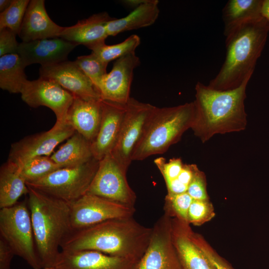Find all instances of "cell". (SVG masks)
<instances>
[{
    "instance_id": "1",
    "label": "cell",
    "mask_w": 269,
    "mask_h": 269,
    "mask_svg": "<svg viewBox=\"0 0 269 269\" xmlns=\"http://www.w3.org/2000/svg\"><path fill=\"white\" fill-rule=\"evenodd\" d=\"M152 228L134 218L108 220L71 231L63 239L61 250L94 251L138 262L148 245Z\"/></svg>"
},
{
    "instance_id": "2",
    "label": "cell",
    "mask_w": 269,
    "mask_h": 269,
    "mask_svg": "<svg viewBox=\"0 0 269 269\" xmlns=\"http://www.w3.org/2000/svg\"><path fill=\"white\" fill-rule=\"evenodd\" d=\"M249 79L229 90L212 89L198 82L195 85V115L191 128L194 134L205 142L216 134L244 130L247 115L244 101Z\"/></svg>"
},
{
    "instance_id": "3",
    "label": "cell",
    "mask_w": 269,
    "mask_h": 269,
    "mask_svg": "<svg viewBox=\"0 0 269 269\" xmlns=\"http://www.w3.org/2000/svg\"><path fill=\"white\" fill-rule=\"evenodd\" d=\"M269 32V23L262 16L241 24L226 35L224 62L208 86L216 90H229L250 80Z\"/></svg>"
},
{
    "instance_id": "4",
    "label": "cell",
    "mask_w": 269,
    "mask_h": 269,
    "mask_svg": "<svg viewBox=\"0 0 269 269\" xmlns=\"http://www.w3.org/2000/svg\"><path fill=\"white\" fill-rule=\"evenodd\" d=\"M36 248L42 269L53 264L64 238L72 231L69 203L28 187Z\"/></svg>"
},
{
    "instance_id": "5",
    "label": "cell",
    "mask_w": 269,
    "mask_h": 269,
    "mask_svg": "<svg viewBox=\"0 0 269 269\" xmlns=\"http://www.w3.org/2000/svg\"><path fill=\"white\" fill-rule=\"evenodd\" d=\"M195 115L194 101L170 107L155 106L134 147L132 161L166 152L185 131L191 129Z\"/></svg>"
},
{
    "instance_id": "6",
    "label": "cell",
    "mask_w": 269,
    "mask_h": 269,
    "mask_svg": "<svg viewBox=\"0 0 269 269\" xmlns=\"http://www.w3.org/2000/svg\"><path fill=\"white\" fill-rule=\"evenodd\" d=\"M0 237L33 269H42L36 251L31 215L25 201L0 210Z\"/></svg>"
},
{
    "instance_id": "7",
    "label": "cell",
    "mask_w": 269,
    "mask_h": 269,
    "mask_svg": "<svg viewBox=\"0 0 269 269\" xmlns=\"http://www.w3.org/2000/svg\"><path fill=\"white\" fill-rule=\"evenodd\" d=\"M99 160L93 158L75 167H61L27 186L71 203L85 194L96 174Z\"/></svg>"
},
{
    "instance_id": "8",
    "label": "cell",
    "mask_w": 269,
    "mask_h": 269,
    "mask_svg": "<svg viewBox=\"0 0 269 269\" xmlns=\"http://www.w3.org/2000/svg\"><path fill=\"white\" fill-rule=\"evenodd\" d=\"M69 205L72 231L110 219L132 217L135 211L134 207L88 193Z\"/></svg>"
},
{
    "instance_id": "9",
    "label": "cell",
    "mask_w": 269,
    "mask_h": 269,
    "mask_svg": "<svg viewBox=\"0 0 269 269\" xmlns=\"http://www.w3.org/2000/svg\"><path fill=\"white\" fill-rule=\"evenodd\" d=\"M127 172L111 153L99 160V166L87 193L134 207L136 195L130 186Z\"/></svg>"
},
{
    "instance_id": "10",
    "label": "cell",
    "mask_w": 269,
    "mask_h": 269,
    "mask_svg": "<svg viewBox=\"0 0 269 269\" xmlns=\"http://www.w3.org/2000/svg\"><path fill=\"white\" fill-rule=\"evenodd\" d=\"M135 269H183L173 242L171 217L166 213L152 228L148 245Z\"/></svg>"
},
{
    "instance_id": "11",
    "label": "cell",
    "mask_w": 269,
    "mask_h": 269,
    "mask_svg": "<svg viewBox=\"0 0 269 269\" xmlns=\"http://www.w3.org/2000/svg\"><path fill=\"white\" fill-rule=\"evenodd\" d=\"M116 144L111 153L126 171L132 161V154L143 132L145 124L155 106L131 98Z\"/></svg>"
},
{
    "instance_id": "12",
    "label": "cell",
    "mask_w": 269,
    "mask_h": 269,
    "mask_svg": "<svg viewBox=\"0 0 269 269\" xmlns=\"http://www.w3.org/2000/svg\"><path fill=\"white\" fill-rule=\"evenodd\" d=\"M75 131L66 121L56 122L49 130L28 135L11 144L8 159L20 167L29 159L50 156L55 148L72 136Z\"/></svg>"
},
{
    "instance_id": "13",
    "label": "cell",
    "mask_w": 269,
    "mask_h": 269,
    "mask_svg": "<svg viewBox=\"0 0 269 269\" xmlns=\"http://www.w3.org/2000/svg\"><path fill=\"white\" fill-rule=\"evenodd\" d=\"M22 100L29 107L45 106L55 114L56 122H65L74 96L54 81L43 77L28 80L21 91Z\"/></svg>"
},
{
    "instance_id": "14",
    "label": "cell",
    "mask_w": 269,
    "mask_h": 269,
    "mask_svg": "<svg viewBox=\"0 0 269 269\" xmlns=\"http://www.w3.org/2000/svg\"><path fill=\"white\" fill-rule=\"evenodd\" d=\"M139 64V58L135 52L116 60L111 71L95 86L102 100L127 104L131 98L134 70Z\"/></svg>"
},
{
    "instance_id": "15",
    "label": "cell",
    "mask_w": 269,
    "mask_h": 269,
    "mask_svg": "<svg viewBox=\"0 0 269 269\" xmlns=\"http://www.w3.org/2000/svg\"><path fill=\"white\" fill-rule=\"evenodd\" d=\"M39 76L51 79L74 96L86 99H102L92 81L74 61H64L41 66Z\"/></svg>"
},
{
    "instance_id": "16",
    "label": "cell",
    "mask_w": 269,
    "mask_h": 269,
    "mask_svg": "<svg viewBox=\"0 0 269 269\" xmlns=\"http://www.w3.org/2000/svg\"><path fill=\"white\" fill-rule=\"evenodd\" d=\"M137 262L94 251L61 250L53 265L44 269H135Z\"/></svg>"
},
{
    "instance_id": "17",
    "label": "cell",
    "mask_w": 269,
    "mask_h": 269,
    "mask_svg": "<svg viewBox=\"0 0 269 269\" xmlns=\"http://www.w3.org/2000/svg\"><path fill=\"white\" fill-rule=\"evenodd\" d=\"M78 45L59 37L21 42L17 54L25 67L36 63L46 66L67 60L70 52Z\"/></svg>"
},
{
    "instance_id": "18",
    "label": "cell",
    "mask_w": 269,
    "mask_h": 269,
    "mask_svg": "<svg viewBox=\"0 0 269 269\" xmlns=\"http://www.w3.org/2000/svg\"><path fill=\"white\" fill-rule=\"evenodd\" d=\"M126 105L102 100L100 126L91 143L93 156L98 160L111 153L114 148L126 111Z\"/></svg>"
},
{
    "instance_id": "19",
    "label": "cell",
    "mask_w": 269,
    "mask_h": 269,
    "mask_svg": "<svg viewBox=\"0 0 269 269\" xmlns=\"http://www.w3.org/2000/svg\"><path fill=\"white\" fill-rule=\"evenodd\" d=\"M63 29L50 18L44 0H31L18 35L22 42H29L58 38Z\"/></svg>"
},
{
    "instance_id": "20",
    "label": "cell",
    "mask_w": 269,
    "mask_h": 269,
    "mask_svg": "<svg viewBox=\"0 0 269 269\" xmlns=\"http://www.w3.org/2000/svg\"><path fill=\"white\" fill-rule=\"evenodd\" d=\"M102 99L74 96L66 122L91 143L99 131L102 119Z\"/></svg>"
},
{
    "instance_id": "21",
    "label": "cell",
    "mask_w": 269,
    "mask_h": 269,
    "mask_svg": "<svg viewBox=\"0 0 269 269\" xmlns=\"http://www.w3.org/2000/svg\"><path fill=\"white\" fill-rule=\"evenodd\" d=\"M171 225L173 242L183 269H215L191 239L190 224L171 217Z\"/></svg>"
},
{
    "instance_id": "22",
    "label": "cell",
    "mask_w": 269,
    "mask_h": 269,
    "mask_svg": "<svg viewBox=\"0 0 269 269\" xmlns=\"http://www.w3.org/2000/svg\"><path fill=\"white\" fill-rule=\"evenodd\" d=\"M113 18L107 12L94 14L87 18L79 20L74 25L64 27L59 38L91 49L105 43L108 36L106 25Z\"/></svg>"
},
{
    "instance_id": "23",
    "label": "cell",
    "mask_w": 269,
    "mask_h": 269,
    "mask_svg": "<svg viewBox=\"0 0 269 269\" xmlns=\"http://www.w3.org/2000/svg\"><path fill=\"white\" fill-rule=\"evenodd\" d=\"M158 2L157 0H147L127 16L120 18L114 17L106 25L108 36L153 24L159 15Z\"/></svg>"
},
{
    "instance_id": "24",
    "label": "cell",
    "mask_w": 269,
    "mask_h": 269,
    "mask_svg": "<svg viewBox=\"0 0 269 269\" xmlns=\"http://www.w3.org/2000/svg\"><path fill=\"white\" fill-rule=\"evenodd\" d=\"M28 192L20 167L7 160L0 168V208L15 205L21 196L28 194Z\"/></svg>"
},
{
    "instance_id": "25",
    "label": "cell",
    "mask_w": 269,
    "mask_h": 269,
    "mask_svg": "<svg viewBox=\"0 0 269 269\" xmlns=\"http://www.w3.org/2000/svg\"><path fill=\"white\" fill-rule=\"evenodd\" d=\"M50 157L61 167L78 166L94 158L91 142L76 132Z\"/></svg>"
},
{
    "instance_id": "26",
    "label": "cell",
    "mask_w": 269,
    "mask_h": 269,
    "mask_svg": "<svg viewBox=\"0 0 269 269\" xmlns=\"http://www.w3.org/2000/svg\"><path fill=\"white\" fill-rule=\"evenodd\" d=\"M262 0H229L222 10L225 36L241 24L262 17Z\"/></svg>"
},
{
    "instance_id": "27",
    "label": "cell",
    "mask_w": 269,
    "mask_h": 269,
    "mask_svg": "<svg viewBox=\"0 0 269 269\" xmlns=\"http://www.w3.org/2000/svg\"><path fill=\"white\" fill-rule=\"evenodd\" d=\"M22 61L18 54L0 57V87L10 93H20L28 81Z\"/></svg>"
},
{
    "instance_id": "28",
    "label": "cell",
    "mask_w": 269,
    "mask_h": 269,
    "mask_svg": "<svg viewBox=\"0 0 269 269\" xmlns=\"http://www.w3.org/2000/svg\"><path fill=\"white\" fill-rule=\"evenodd\" d=\"M140 43L139 37L133 34L121 43L114 45H107L105 43H103L90 49L102 61L108 64L114 60L135 52V49Z\"/></svg>"
},
{
    "instance_id": "29",
    "label": "cell",
    "mask_w": 269,
    "mask_h": 269,
    "mask_svg": "<svg viewBox=\"0 0 269 269\" xmlns=\"http://www.w3.org/2000/svg\"><path fill=\"white\" fill-rule=\"evenodd\" d=\"M26 183L34 182L61 168L48 156L32 158L20 167Z\"/></svg>"
},
{
    "instance_id": "30",
    "label": "cell",
    "mask_w": 269,
    "mask_h": 269,
    "mask_svg": "<svg viewBox=\"0 0 269 269\" xmlns=\"http://www.w3.org/2000/svg\"><path fill=\"white\" fill-rule=\"evenodd\" d=\"M29 0H12L9 7L0 14V29L8 28L18 34Z\"/></svg>"
},
{
    "instance_id": "31",
    "label": "cell",
    "mask_w": 269,
    "mask_h": 269,
    "mask_svg": "<svg viewBox=\"0 0 269 269\" xmlns=\"http://www.w3.org/2000/svg\"><path fill=\"white\" fill-rule=\"evenodd\" d=\"M75 63L82 71L92 81L95 87L106 75L108 64L102 61L94 53L77 58Z\"/></svg>"
},
{
    "instance_id": "32",
    "label": "cell",
    "mask_w": 269,
    "mask_h": 269,
    "mask_svg": "<svg viewBox=\"0 0 269 269\" xmlns=\"http://www.w3.org/2000/svg\"><path fill=\"white\" fill-rule=\"evenodd\" d=\"M193 199L187 193L169 194L165 198L164 213L188 222V212Z\"/></svg>"
},
{
    "instance_id": "33",
    "label": "cell",
    "mask_w": 269,
    "mask_h": 269,
    "mask_svg": "<svg viewBox=\"0 0 269 269\" xmlns=\"http://www.w3.org/2000/svg\"><path fill=\"white\" fill-rule=\"evenodd\" d=\"M215 215L214 209L209 200H193L188 212V223L200 226L211 220Z\"/></svg>"
},
{
    "instance_id": "34",
    "label": "cell",
    "mask_w": 269,
    "mask_h": 269,
    "mask_svg": "<svg viewBox=\"0 0 269 269\" xmlns=\"http://www.w3.org/2000/svg\"><path fill=\"white\" fill-rule=\"evenodd\" d=\"M189 234L192 241L209 259L215 269H234L211 247L201 235L193 232L191 227Z\"/></svg>"
},
{
    "instance_id": "35",
    "label": "cell",
    "mask_w": 269,
    "mask_h": 269,
    "mask_svg": "<svg viewBox=\"0 0 269 269\" xmlns=\"http://www.w3.org/2000/svg\"><path fill=\"white\" fill-rule=\"evenodd\" d=\"M187 193L193 200H209L206 189V177L196 165L193 178L188 185Z\"/></svg>"
},
{
    "instance_id": "36",
    "label": "cell",
    "mask_w": 269,
    "mask_h": 269,
    "mask_svg": "<svg viewBox=\"0 0 269 269\" xmlns=\"http://www.w3.org/2000/svg\"><path fill=\"white\" fill-rule=\"evenodd\" d=\"M154 162L165 181L177 178L184 165L180 158H173L166 162L164 157H160L155 159Z\"/></svg>"
},
{
    "instance_id": "37",
    "label": "cell",
    "mask_w": 269,
    "mask_h": 269,
    "mask_svg": "<svg viewBox=\"0 0 269 269\" xmlns=\"http://www.w3.org/2000/svg\"><path fill=\"white\" fill-rule=\"evenodd\" d=\"M16 34L8 28L0 29V56L17 54L18 45Z\"/></svg>"
},
{
    "instance_id": "38",
    "label": "cell",
    "mask_w": 269,
    "mask_h": 269,
    "mask_svg": "<svg viewBox=\"0 0 269 269\" xmlns=\"http://www.w3.org/2000/svg\"><path fill=\"white\" fill-rule=\"evenodd\" d=\"M14 256L11 248L0 237V269H11V262Z\"/></svg>"
},
{
    "instance_id": "39",
    "label": "cell",
    "mask_w": 269,
    "mask_h": 269,
    "mask_svg": "<svg viewBox=\"0 0 269 269\" xmlns=\"http://www.w3.org/2000/svg\"><path fill=\"white\" fill-rule=\"evenodd\" d=\"M196 165L184 164L177 179L182 184L188 187L194 174Z\"/></svg>"
},
{
    "instance_id": "40",
    "label": "cell",
    "mask_w": 269,
    "mask_h": 269,
    "mask_svg": "<svg viewBox=\"0 0 269 269\" xmlns=\"http://www.w3.org/2000/svg\"><path fill=\"white\" fill-rule=\"evenodd\" d=\"M167 193L178 194L187 192L188 186L181 183L177 178L165 181Z\"/></svg>"
},
{
    "instance_id": "41",
    "label": "cell",
    "mask_w": 269,
    "mask_h": 269,
    "mask_svg": "<svg viewBox=\"0 0 269 269\" xmlns=\"http://www.w3.org/2000/svg\"><path fill=\"white\" fill-rule=\"evenodd\" d=\"M261 14L269 23V0H263Z\"/></svg>"
},
{
    "instance_id": "42",
    "label": "cell",
    "mask_w": 269,
    "mask_h": 269,
    "mask_svg": "<svg viewBox=\"0 0 269 269\" xmlns=\"http://www.w3.org/2000/svg\"><path fill=\"white\" fill-rule=\"evenodd\" d=\"M147 1V0H125L122 1V3L127 6L134 9Z\"/></svg>"
},
{
    "instance_id": "43",
    "label": "cell",
    "mask_w": 269,
    "mask_h": 269,
    "mask_svg": "<svg viewBox=\"0 0 269 269\" xmlns=\"http://www.w3.org/2000/svg\"><path fill=\"white\" fill-rule=\"evenodd\" d=\"M12 0H0V11L2 12L7 8L10 5Z\"/></svg>"
}]
</instances>
